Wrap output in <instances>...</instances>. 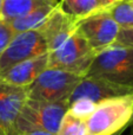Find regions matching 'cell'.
I'll return each instance as SVG.
<instances>
[{
    "label": "cell",
    "mask_w": 133,
    "mask_h": 135,
    "mask_svg": "<svg viewBox=\"0 0 133 135\" xmlns=\"http://www.w3.org/2000/svg\"><path fill=\"white\" fill-rule=\"evenodd\" d=\"M47 52L46 42L38 30L16 33L0 55V74L15 64Z\"/></svg>",
    "instance_id": "7"
},
{
    "label": "cell",
    "mask_w": 133,
    "mask_h": 135,
    "mask_svg": "<svg viewBox=\"0 0 133 135\" xmlns=\"http://www.w3.org/2000/svg\"><path fill=\"white\" fill-rule=\"evenodd\" d=\"M57 5H47V6L38 7V8L33 9V11L28 12L21 17H18L13 20L7 21V23L9 24L11 28L15 35L32 30H38Z\"/></svg>",
    "instance_id": "12"
},
{
    "label": "cell",
    "mask_w": 133,
    "mask_h": 135,
    "mask_svg": "<svg viewBox=\"0 0 133 135\" xmlns=\"http://www.w3.org/2000/svg\"><path fill=\"white\" fill-rule=\"evenodd\" d=\"M59 4L64 12L79 19L104 8L98 0H60Z\"/></svg>",
    "instance_id": "14"
},
{
    "label": "cell",
    "mask_w": 133,
    "mask_h": 135,
    "mask_svg": "<svg viewBox=\"0 0 133 135\" xmlns=\"http://www.w3.org/2000/svg\"><path fill=\"white\" fill-rule=\"evenodd\" d=\"M26 100V86L0 82V128L5 135H15L16 120Z\"/></svg>",
    "instance_id": "10"
},
{
    "label": "cell",
    "mask_w": 133,
    "mask_h": 135,
    "mask_svg": "<svg viewBox=\"0 0 133 135\" xmlns=\"http://www.w3.org/2000/svg\"><path fill=\"white\" fill-rule=\"evenodd\" d=\"M79 20V18H75L64 12L60 7V4L58 2V5L45 19L42 25L38 28L46 42L47 51H54L73 33L77 32Z\"/></svg>",
    "instance_id": "8"
},
{
    "label": "cell",
    "mask_w": 133,
    "mask_h": 135,
    "mask_svg": "<svg viewBox=\"0 0 133 135\" xmlns=\"http://www.w3.org/2000/svg\"><path fill=\"white\" fill-rule=\"evenodd\" d=\"M133 93V88L113 83L104 78L97 77H82L72 95L68 98V102L72 103L79 98H86L92 102L97 103L108 98L118 97V96L129 95Z\"/></svg>",
    "instance_id": "9"
},
{
    "label": "cell",
    "mask_w": 133,
    "mask_h": 135,
    "mask_svg": "<svg viewBox=\"0 0 133 135\" xmlns=\"http://www.w3.org/2000/svg\"><path fill=\"white\" fill-rule=\"evenodd\" d=\"M48 68V52L24 61L0 74V82L16 86H28Z\"/></svg>",
    "instance_id": "11"
},
{
    "label": "cell",
    "mask_w": 133,
    "mask_h": 135,
    "mask_svg": "<svg viewBox=\"0 0 133 135\" xmlns=\"http://www.w3.org/2000/svg\"><path fill=\"white\" fill-rule=\"evenodd\" d=\"M104 11L120 28L133 27V6L130 0H119L110 6L104 7Z\"/></svg>",
    "instance_id": "15"
},
{
    "label": "cell",
    "mask_w": 133,
    "mask_h": 135,
    "mask_svg": "<svg viewBox=\"0 0 133 135\" xmlns=\"http://www.w3.org/2000/svg\"><path fill=\"white\" fill-rule=\"evenodd\" d=\"M82 77L67 71L47 68L32 84L26 86L27 98L44 102L68 100Z\"/></svg>",
    "instance_id": "5"
},
{
    "label": "cell",
    "mask_w": 133,
    "mask_h": 135,
    "mask_svg": "<svg viewBox=\"0 0 133 135\" xmlns=\"http://www.w3.org/2000/svg\"><path fill=\"white\" fill-rule=\"evenodd\" d=\"M20 135H56V134L46 133V132H31V133H25V134H20Z\"/></svg>",
    "instance_id": "21"
},
{
    "label": "cell",
    "mask_w": 133,
    "mask_h": 135,
    "mask_svg": "<svg viewBox=\"0 0 133 135\" xmlns=\"http://www.w3.org/2000/svg\"><path fill=\"white\" fill-rule=\"evenodd\" d=\"M130 135H133V127H132V129H131V132H130Z\"/></svg>",
    "instance_id": "24"
},
{
    "label": "cell",
    "mask_w": 133,
    "mask_h": 135,
    "mask_svg": "<svg viewBox=\"0 0 133 135\" xmlns=\"http://www.w3.org/2000/svg\"><path fill=\"white\" fill-rule=\"evenodd\" d=\"M99 2H100V5L103 7H106V6H110V5L114 4V2L119 1V0H98Z\"/></svg>",
    "instance_id": "20"
},
{
    "label": "cell",
    "mask_w": 133,
    "mask_h": 135,
    "mask_svg": "<svg viewBox=\"0 0 133 135\" xmlns=\"http://www.w3.org/2000/svg\"><path fill=\"white\" fill-rule=\"evenodd\" d=\"M130 2H131V5L133 6V0H130Z\"/></svg>",
    "instance_id": "25"
},
{
    "label": "cell",
    "mask_w": 133,
    "mask_h": 135,
    "mask_svg": "<svg viewBox=\"0 0 133 135\" xmlns=\"http://www.w3.org/2000/svg\"><path fill=\"white\" fill-rule=\"evenodd\" d=\"M1 11H2V0H0V19H1Z\"/></svg>",
    "instance_id": "22"
},
{
    "label": "cell",
    "mask_w": 133,
    "mask_h": 135,
    "mask_svg": "<svg viewBox=\"0 0 133 135\" xmlns=\"http://www.w3.org/2000/svg\"><path fill=\"white\" fill-rule=\"evenodd\" d=\"M97 55L88 43L75 32L58 49L48 52V68L85 77Z\"/></svg>",
    "instance_id": "4"
},
{
    "label": "cell",
    "mask_w": 133,
    "mask_h": 135,
    "mask_svg": "<svg viewBox=\"0 0 133 135\" xmlns=\"http://www.w3.org/2000/svg\"><path fill=\"white\" fill-rule=\"evenodd\" d=\"M59 0H2L1 19L9 21L21 17L38 7L57 5Z\"/></svg>",
    "instance_id": "13"
},
{
    "label": "cell",
    "mask_w": 133,
    "mask_h": 135,
    "mask_svg": "<svg viewBox=\"0 0 133 135\" xmlns=\"http://www.w3.org/2000/svg\"><path fill=\"white\" fill-rule=\"evenodd\" d=\"M57 135H87L86 121L66 113L60 123Z\"/></svg>",
    "instance_id": "16"
},
{
    "label": "cell",
    "mask_w": 133,
    "mask_h": 135,
    "mask_svg": "<svg viewBox=\"0 0 133 135\" xmlns=\"http://www.w3.org/2000/svg\"><path fill=\"white\" fill-rule=\"evenodd\" d=\"M14 36H15V33L11 28L9 24L0 19V55L4 52V50L7 47L9 42L13 39Z\"/></svg>",
    "instance_id": "18"
},
{
    "label": "cell",
    "mask_w": 133,
    "mask_h": 135,
    "mask_svg": "<svg viewBox=\"0 0 133 135\" xmlns=\"http://www.w3.org/2000/svg\"><path fill=\"white\" fill-rule=\"evenodd\" d=\"M85 121L87 135H120L133 124V93L97 103Z\"/></svg>",
    "instance_id": "1"
},
{
    "label": "cell",
    "mask_w": 133,
    "mask_h": 135,
    "mask_svg": "<svg viewBox=\"0 0 133 135\" xmlns=\"http://www.w3.org/2000/svg\"><path fill=\"white\" fill-rule=\"evenodd\" d=\"M85 77H97L133 88V46L111 45L100 51Z\"/></svg>",
    "instance_id": "3"
},
{
    "label": "cell",
    "mask_w": 133,
    "mask_h": 135,
    "mask_svg": "<svg viewBox=\"0 0 133 135\" xmlns=\"http://www.w3.org/2000/svg\"><path fill=\"white\" fill-rule=\"evenodd\" d=\"M96 103L86 98H79L74 102L70 103L67 113L81 120H87L96 109Z\"/></svg>",
    "instance_id": "17"
},
{
    "label": "cell",
    "mask_w": 133,
    "mask_h": 135,
    "mask_svg": "<svg viewBox=\"0 0 133 135\" xmlns=\"http://www.w3.org/2000/svg\"><path fill=\"white\" fill-rule=\"evenodd\" d=\"M68 107V100L44 102L27 98L16 120L15 135L31 132H46L57 135Z\"/></svg>",
    "instance_id": "2"
},
{
    "label": "cell",
    "mask_w": 133,
    "mask_h": 135,
    "mask_svg": "<svg viewBox=\"0 0 133 135\" xmlns=\"http://www.w3.org/2000/svg\"><path fill=\"white\" fill-rule=\"evenodd\" d=\"M119 30L120 27L104 8L80 19L77 27V32L97 54L114 44Z\"/></svg>",
    "instance_id": "6"
},
{
    "label": "cell",
    "mask_w": 133,
    "mask_h": 135,
    "mask_svg": "<svg viewBox=\"0 0 133 135\" xmlns=\"http://www.w3.org/2000/svg\"><path fill=\"white\" fill-rule=\"evenodd\" d=\"M0 135H5V134H4V132H2V129H1V128H0Z\"/></svg>",
    "instance_id": "23"
},
{
    "label": "cell",
    "mask_w": 133,
    "mask_h": 135,
    "mask_svg": "<svg viewBox=\"0 0 133 135\" xmlns=\"http://www.w3.org/2000/svg\"><path fill=\"white\" fill-rule=\"evenodd\" d=\"M114 45L120 46H133V27L120 28L115 38Z\"/></svg>",
    "instance_id": "19"
}]
</instances>
